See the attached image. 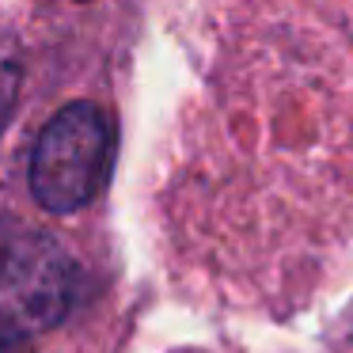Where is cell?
Masks as SVG:
<instances>
[{
  "label": "cell",
  "instance_id": "6da1fadb",
  "mask_svg": "<svg viewBox=\"0 0 353 353\" xmlns=\"http://www.w3.org/2000/svg\"><path fill=\"white\" fill-rule=\"evenodd\" d=\"M118 156V125L107 107L77 99L39 133L31 152V194L46 213L69 216L92 205L110 183Z\"/></svg>",
  "mask_w": 353,
  "mask_h": 353
},
{
  "label": "cell",
  "instance_id": "7a4b0ae2",
  "mask_svg": "<svg viewBox=\"0 0 353 353\" xmlns=\"http://www.w3.org/2000/svg\"><path fill=\"white\" fill-rule=\"evenodd\" d=\"M77 296V266L46 232L0 221V330L31 338L57 327Z\"/></svg>",
  "mask_w": 353,
  "mask_h": 353
},
{
  "label": "cell",
  "instance_id": "3957f363",
  "mask_svg": "<svg viewBox=\"0 0 353 353\" xmlns=\"http://www.w3.org/2000/svg\"><path fill=\"white\" fill-rule=\"evenodd\" d=\"M16 99H19V61L4 57L0 61V133H4L12 110H16Z\"/></svg>",
  "mask_w": 353,
  "mask_h": 353
},
{
  "label": "cell",
  "instance_id": "277c9868",
  "mask_svg": "<svg viewBox=\"0 0 353 353\" xmlns=\"http://www.w3.org/2000/svg\"><path fill=\"white\" fill-rule=\"evenodd\" d=\"M186 353H198V350H186Z\"/></svg>",
  "mask_w": 353,
  "mask_h": 353
}]
</instances>
